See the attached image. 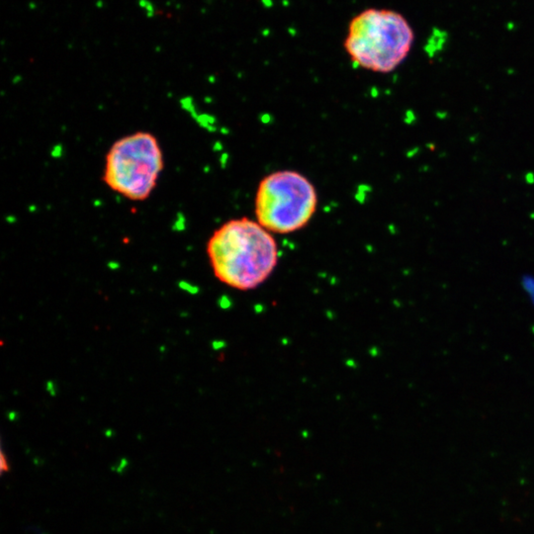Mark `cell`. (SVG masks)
<instances>
[{
    "label": "cell",
    "instance_id": "cell-1",
    "mask_svg": "<svg viewBox=\"0 0 534 534\" xmlns=\"http://www.w3.org/2000/svg\"><path fill=\"white\" fill-rule=\"evenodd\" d=\"M207 254L215 276L241 291L255 289L265 282L279 259L273 235L247 217L220 225L208 241Z\"/></svg>",
    "mask_w": 534,
    "mask_h": 534
},
{
    "label": "cell",
    "instance_id": "cell-2",
    "mask_svg": "<svg viewBox=\"0 0 534 534\" xmlns=\"http://www.w3.org/2000/svg\"><path fill=\"white\" fill-rule=\"evenodd\" d=\"M414 40V30L401 13L368 8L351 19L343 47L355 65L388 73L407 58Z\"/></svg>",
    "mask_w": 534,
    "mask_h": 534
},
{
    "label": "cell",
    "instance_id": "cell-3",
    "mask_svg": "<svg viewBox=\"0 0 534 534\" xmlns=\"http://www.w3.org/2000/svg\"><path fill=\"white\" fill-rule=\"evenodd\" d=\"M165 168L158 138L138 131L113 142L106 154L103 181L108 188L135 202L146 200L156 189Z\"/></svg>",
    "mask_w": 534,
    "mask_h": 534
},
{
    "label": "cell",
    "instance_id": "cell-4",
    "mask_svg": "<svg viewBox=\"0 0 534 534\" xmlns=\"http://www.w3.org/2000/svg\"><path fill=\"white\" fill-rule=\"evenodd\" d=\"M317 207L314 184L296 170H278L263 177L254 199L256 221L271 234L300 231L312 220Z\"/></svg>",
    "mask_w": 534,
    "mask_h": 534
},
{
    "label": "cell",
    "instance_id": "cell-5",
    "mask_svg": "<svg viewBox=\"0 0 534 534\" xmlns=\"http://www.w3.org/2000/svg\"><path fill=\"white\" fill-rule=\"evenodd\" d=\"M140 5L146 10V12H147V14L149 16H152V14H154V9H152L151 4L148 1H146V0H141Z\"/></svg>",
    "mask_w": 534,
    "mask_h": 534
},
{
    "label": "cell",
    "instance_id": "cell-6",
    "mask_svg": "<svg viewBox=\"0 0 534 534\" xmlns=\"http://www.w3.org/2000/svg\"><path fill=\"white\" fill-rule=\"evenodd\" d=\"M179 288H180L181 290L187 291V292H189V293H191V294H193V293H195V292L197 291L196 288L192 287L191 285H189V284H188L187 282H185V281H180V282H179Z\"/></svg>",
    "mask_w": 534,
    "mask_h": 534
},
{
    "label": "cell",
    "instance_id": "cell-7",
    "mask_svg": "<svg viewBox=\"0 0 534 534\" xmlns=\"http://www.w3.org/2000/svg\"><path fill=\"white\" fill-rule=\"evenodd\" d=\"M1 470L2 472H8L9 471V465L7 461L5 460V454L2 452L1 454Z\"/></svg>",
    "mask_w": 534,
    "mask_h": 534
}]
</instances>
